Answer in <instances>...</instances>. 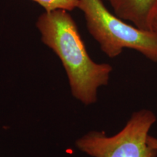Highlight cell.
I'll return each mask as SVG.
<instances>
[{"label": "cell", "mask_w": 157, "mask_h": 157, "mask_svg": "<svg viewBox=\"0 0 157 157\" xmlns=\"http://www.w3.org/2000/svg\"><path fill=\"white\" fill-rule=\"evenodd\" d=\"M36 25L42 42L62 62L72 95L85 105L95 103L98 88L109 83L111 65L92 60L68 11L44 12L37 18Z\"/></svg>", "instance_id": "cell-1"}, {"label": "cell", "mask_w": 157, "mask_h": 157, "mask_svg": "<svg viewBox=\"0 0 157 157\" xmlns=\"http://www.w3.org/2000/svg\"><path fill=\"white\" fill-rule=\"evenodd\" d=\"M90 34L109 58L119 56L124 49H132L157 62V32L144 30L110 12L102 0H80Z\"/></svg>", "instance_id": "cell-2"}, {"label": "cell", "mask_w": 157, "mask_h": 157, "mask_svg": "<svg viewBox=\"0 0 157 157\" xmlns=\"http://www.w3.org/2000/svg\"><path fill=\"white\" fill-rule=\"evenodd\" d=\"M156 117L143 109L135 112L125 127L113 136L90 132L76 141L77 148L93 157H156L157 151L148 143V132Z\"/></svg>", "instance_id": "cell-3"}, {"label": "cell", "mask_w": 157, "mask_h": 157, "mask_svg": "<svg viewBox=\"0 0 157 157\" xmlns=\"http://www.w3.org/2000/svg\"><path fill=\"white\" fill-rule=\"evenodd\" d=\"M113 13L137 28L153 30L157 16V0H105Z\"/></svg>", "instance_id": "cell-4"}, {"label": "cell", "mask_w": 157, "mask_h": 157, "mask_svg": "<svg viewBox=\"0 0 157 157\" xmlns=\"http://www.w3.org/2000/svg\"><path fill=\"white\" fill-rule=\"evenodd\" d=\"M40 5L44 12L66 10L71 12L78 8L80 0H31Z\"/></svg>", "instance_id": "cell-5"}, {"label": "cell", "mask_w": 157, "mask_h": 157, "mask_svg": "<svg viewBox=\"0 0 157 157\" xmlns=\"http://www.w3.org/2000/svg\"><path fill=\"white\" fill-rule=\"evenodd\" d=\"M148 143L149 146L154 148L155 150L157 151V138L149 135L148 137Z\"/></svg>", "instance_id": "cell-6"}, {"label": "cell", "mask_w": 157, "mask_h": 157, "mask_svg": "<svg viewBox=\"0 0 157 157\" xmlns=\"http://www.w3.org/2000/svg\"><path fill=\"white\" fill-rule=\"evenodd\" d=\"M153 30H154L155 31L157 32V16L156 17V18L154 20V25H153Z\"/></svg>", "instance_id": "cell-7"}]
</instances>
